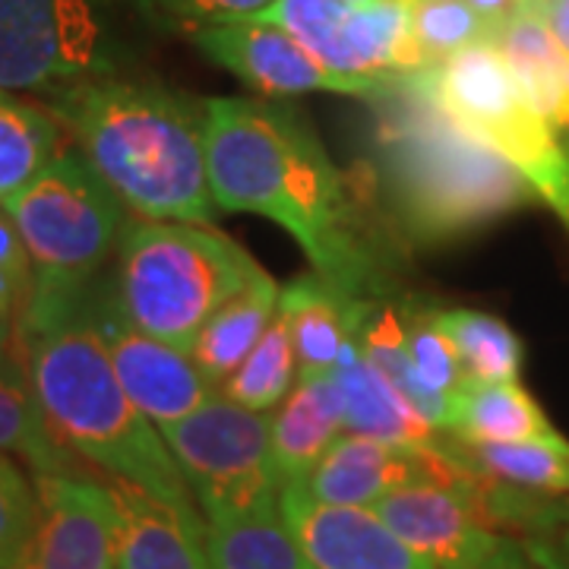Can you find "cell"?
I'll return each instance as SVG.
<instances>
[{
  "instance_id": "e0dca14e",
  "label": "cell",
  "mask_w": 569,
  "mask_h": 569,
  "mask_svg": "<svg viewBox=\"0 0 569 569\" xmlns=\"http://www.w3.org/2000/svg\"><path fill=\"white\" fill-rule=\"evenodd\" d=\"M346 433V396L336 373L298 377L295 389L269 411V447L282 488L301 485Z\"/></svg>"
},
{
  "instance_id": "ab89813d",
  "label": "cell",
  "mask_w": 569,
  "mask_h": 569,
  "mask_svg": "<svg viewBox=\"0 0 569 569\" xmlns=\"http://www.w3.org/2000/svg\"><path fill=\"white\" fill-rule=\"evenodd\" d=\"M17 348H20L17 326L0 320V373H3V370H17V367H22V358L17 355Z\"/></svg>"
},
{
  "instance_id": "d6986e66",
  "label": "cell",
  "mask_w": 569,
  "mask_h": 569,
  "mask_svg": "<svg viewBox=\"0 0 569 569\" xmlns=\"http://www.w3.org/2000/svg\"><path fill=\"white\" fill-rule=\"evenodd\" d=\"M493 44L507 58L516 82L531 108L557 130L569 149V82L567 54L548 29L541 0H526L500 29Z\"/></svg>"
},
{
  "instance_id": "ac0fdd59",
  "label": "cell",
  "mask_w": 569,
  "mask_h": 569,
  "mask_svg": "<svg viewBox=\"0 0 569 569\" xmlns=\"http://www.w3.org/2000/svg\"><path fill=\"white\" fill-rule=\"evenodd\" d=\"M332 373L346 396V433L415 449H443L449 443V433L427 425L425 418L389 387L387 377L361 355L355 336L342 348V358Z\"/></svg>"
},
{
  "instance_id": "7a4b0ae2",
  "label": "cell",
  "mask_w": 569,
  "mask_h": 569,
  "mask_svg": "<svg viewBox=\"0 0 569 569\" xmlns=\"http://www.w3.org/2000/svg\"><path fill=\"white\" fill-rule=\"evenodd\" d=\"M77 152L146 222L212 224L206 102L146 77H108L44 99Z\"/></svg>"
},
{
  "instance_id": "ba28073f",
  "label": "cell",
  "mask_w": 569,
  "mask_h": 569,
  "mask_svg": "<svg viewBox=\"0 0 569 569\" xmlns=\"http://www.w3.org/2000/svg\"><path fill=\"white\" fill-rule=\"evenodd\" d=\"M127 3L133 0H0V89L51 99L123 77L133 58Z\"/></svg>"
},
{
  "instance_id": "4316f807",
  "label": "cell",
  "mask_w": 569,
  "mask_h": 569,
  "mask_svg": "<svg viewBox=\"0 0 569 569\" xmlns=\"http://www.w3.org/2000/svg\"><path fill=\"white\" fill-rule=\"evenodd\" d=\"M0 456H20L32 475H80L77 456L44 421L26 365L0 373Z\"/></svg>"
},
{
  "instance_id": "836d02e7",
  "label": "cell",
  "mask_w": 569,
  "mask_h": 569,
  "mask_svg": "<svg viewBox=\"0 0 569 569\" xmlns=\"http://www.w3.org/2000/svg\"><path fill=\"white\" fill-rule=\"evenodd\" d=\"M32 295V266L22 247L20 231L7 209L0 206V320L20 323L22 310Z\"/></svg>"
},
{
  "instance_id": "ffe728a7",
  "label": "cell",
  "mask_w": 569,
  "mask_h": 569,
  "mask_svg": "<svg viewBox=\"0 0 569 569\" xmlns=\"http://www.w3.org/2000/svg\"><path fill=\"white\" fill-rule=\"evenodd\" d=\"M365 307L342 301L317 272H305L291 284H284L279 295V313L291 332L298 377H320L336 370Z\"/></svg>"
},
{
  "instance_id": "603a6c76",
  "label": "cell",
  "mask_w": 569,
  "mask_h": 569,
  "mask_svg": "<svg viewBox=\"0 0 569 569\" xmlns=\"http://www.w3.org/2000/svg\"><path fill=\"white\" fill-rule=\"evenodd\" d=\"M452 456L497 485L569 497V440L557 430L516 443H462L452 437Z\"/></svg>"
},
{
  "instance_id": "44dd1931",
  "label": "cell",
  "mask_w": 569,
  "mask_h": 569,
  "mask_svg": "<svg viewBox=\"0 0 569 569\" xmlns=\"http://www.w3.org/2000/svg\"><path fill=\"white\" fill-rule=\"evenodd\" d=\"M279 295H282V284H276V279L263 272L260 279L247 284L244 291H238L228 305L219 307L197 332L187 355L203 370V377L212 387L222 389L224 380L244 365L247 355L263 339L269 323L279 317Z\"/></svg>"
},
{
  "instance_id": "74e56055",
  "label": "cell",
  "mask_w": 569,
  "mask_h": 569,
  "mask_svg": "<svg viewBox=\"0 0 569 569\" xmlns=\"http://www.w3.org/2000/svg\"><path fill=\"white\" fill-rule=\"evenodd\" d=\"M466 3L478 13V17H485V22L497 32V29H500L526 0H466Z\"/></svg>"
},
{
  "instance_id": "8992f818",
  "label": "cell",
  "mask_w": 569,
  "mask_h": 569,
  "mask_svg": "<svg viewBox=\"0 0 569 569\" xmlns=\"http://www.w3.org/2000/svg\"><path fill=\"white\" fill-rule=\"evenodd\" d=\"M263 276L244 247L209 224L127 222L111 298L123 320L168 346H193L206 320Z\"/></svg>"
},
{
  "instance_id": "9a60e30c",
  "label": "cell",
  "mask_w": 569,
  "mask_h": 569,
  "mask_svg": "<svg viewBox=\"0 0 569 569\" xmlns=\"http://www.w3.org/2000/svg\"><path fill=\"white\" fill-rule=\"evenodd\" d=\"M279 512L317 569H433L370 509L326 507L282 488Z\"/></svg>"
},
{
  "instance_id": "f546056e",
  "label": "cell",
  "mask_w": 569,
  "mask_h": 569,
  "mask_svg": "<svg viewBox=\"0 0 569 569\" xmlns=\"http://www.w3.org/2000/svg\"><path fill=\"white\" fill-rule=\"evenodd\" d=\"M348 3L342 0H276L269 10L253 22H269L284 29L291 39L323 63L326 70L348 77L346 73V51H342V29H346ZM355 80V77H348ZM383 82V80H380Z\"/></svg>"
},
{
  "instance_id": "4dcf8cb0",
  "label": "cell",
  "mask_w": 569,
  "mask_h": 569,
  "mask_svg": "<svg viewBox=\"0 0 569 569\" xmlns=\"http://www.w3.org/2000/svg\"><path fill=\"white\" fill-rule=\"evenodd\" d=\"M411 32L427 67L447 61L471 44L493 41L497 32L478 17L466 0H408Z\"/></svg>"
},
{
  "instance_id": "f35d334b",
  "label": "cell",
  "mask_w": 569,
  "mask_h": 569,
  "mask_svg": "<svg viewBox=\"0 0 569 569\" xmlns=\"http://www.w3.org/2000/svg\"><path fill=\"white\" fill-rule=\"evenodd\" d=\"M541 10H545V20H548L553 39L569 58V0H541Z\"/></svg>"
},
{
  "instance_id": "5b68a950",
  "label": "cell",
  "mask_w": 569,
  "mask_h": 569,
  "mask_svg": "<svg viewBox=\"0 0 569 569\" xmlns=\"http://www.w3.org/2000/svg\"><path fill=\"white\" fill-rule=\"evenodd\" d=\"M3 209L32 266V295L17 323V339H22L92 301L104 266L118 257L127 209L77 149H63Z\"/></svg>"
},
{
  "instance_id": "f1b7e54d",
  "label": "cell",
  "mask_w": 569,
  "mask_h": 569,
  "mask_svg": "<svg viewBox=\"0 0 569 569\" xmlns=\"http://www.w3.org/2000/svg\"><path fill=\"white\" fill-rule=\"evenodd\" d=\"M295 383H298V358H295L288 323L279 313L263 332V339L257 342V348L247 355L244 365L224 380L219 396H224L234 406L269 415L282 406Z\"/></svg>"
},
{
  "instance_id": "83f0119b",
  "label": "cell",
  "mask_w": 569,
  "mask_h": 569,
  "mask_svg": "<svg viewBox=\"0 0 569 569\" xmlns=\"http://www.w3.org/2000/svg\"><path fill=\"white\" fill-rule=\"evenodd\" d=\"M206 553L212 569H317L282 512L206 526Z\"/></svg>"
},
{
  "instance_id": "7402d4cb",
  "label": "cell",
  "mask_w": 569,
  "mask_h": 569,
  "mask_svg": "<svg viewBox=\"0 0 569 569\" xmlns=\"http://www.w3.org/2000/svg\"><path fill=\"white\" fill-rule=\"evenodd\" d=\"M443 430L462 443H516V440L550 433L553 425L519 380L516 383L466 380L462 389L449 399Z\"/></svg>"
},
{
  "instance_id": "3957f363",
  "label": "cell",
  "mask_w": 569,
  "mask_h": 569,
  "mask_svg": "<svg viewBox=\"0 0 569 569\" xmlns=\"http://www.w3.org/2000/svg\"><path fill=\"white\" fill-rule=\"evenodd\" d=\"M89 305L61 323L20 339L22 365L44 421L77 459L102 468L114 481L174 507H193L197 500L162 430L121 387Z\"/></svg>"
},
{
  "instance_id": "7bdbcfd3",
  "label": "cell",
  "mask_w": 569,
  "mask_h": 569,
  "mask_svg": "<svg viewBox=\"0 0 569 569\" xmlns=\"http://www.w3.org/2000/svg\"><path fill=\"white\" fill-rule=\"evenodd\" d=\"M567 82H569V61H567Z\"/></svg>"
},
{
  "instance_id": "8fae6325",
  "label": "cell",
  "mask_w": 569,
  "mask_h": 569,
  "mask_svg": "<svg viewBox=\"0 0 569 569\" xmlns=\"http://www.w3.org/2000/svg\"><path fill=\"white\" fill-rule=\"evenodd\" d=\"M36 526L17 569H114L118 500L82 475H32Z\"/></svg>"
},
{
  "instance_id": "52a82bcc",
  "label": "cell",
  "mask_w": 569,
  "mask_h": 569,
  "mask_svg": "<svg viewBox=\"0 0 569 569\" xmlns=\"http://www.w3.org/2000/svg\"><path fill=\"white\" fill-rule=\"evenodd\" d=\"M408 86L485 142L529 183L569 234V149L526 99L493 41L471 44L408 77Z\"/></svg>"
},
{
  "instance_id": "5bb4252c",
  "label": "cell",
  "mask_w": 569,
  "mask_h": 569,
  "mask_svg": "<svg viewBox=\"0 0 569 569\" xmlns=\"http://www.w3.org/2000/svg\"><path fill=\"white\" fill-rule=\"evenodd\" d=\"M462 468L466 466L452 456V437L443 449H415L342 433L305 481L291 488L326 507L370 509L392 490L447 478Z\"/></svg>"
},
{
  "instance_id": "30bf717a",
  "label": "cell",
  "mask_w": 569,
  "mask_h": 569,
  "mask_svg": "<svg viewBox=\"0 0 569 569\" xmlns=\"http://www.w3.org/2000/svg\"><path fill=\"white\" fill-rule=\"evenodd\" d=\"M190 41L216 67L257 89L260 96H307V92H336V96H361L383 99L396 82L348 80L313 54H307L298 41L279 26L269 22H228V26H203L190 29Z\"/></svg>"
},
{
  "instance_id": "d4e9b609",
  "label": "cell",
  "mask_w": 569,
  "mask_h": 569,
  "mask_svg": "<svg viewBox=\"0 0 569 569\" xmlns=\"http://www.w3.org/2000/svg\"><path fill=\"white\" fill-rule=\"evenodd\" d=\"M63 127L39 102L0 89V206L63 152Z\"/></svg>"
},
{
  "instance_id": "2e32d148",
  "label": "cell",
  "mask_w": 569,
  "mask_h": 569,
  "mask_svg": "<svg viewBox=\"0 0 569 569\" xmlns=\"http://www.w3.org/2000/svg\"><path fill=\"white\" fill-rule=\"evenodd\" d=\"M118 500V563L114 569H212L206 553V522L193 507L114 481Z\"/></svg>"
},
{
  "instance_id": "e575fe53",
  "label": "cell",
  "mask_w": 569,
  "mask_h": 569,
  "mask_svg": "<svg viewBox=\"0 0 569 569\" xmlns=\"http://www.w3.org/2000/svg\"><path fill=\"white\" fill-rule=\"evenodd\" d=\"M164 17H174L190 29L247 22L269 10L276 0H152Z\"/></svg>"
},
{
  "instance_id": "cb8c5ba5",
  "label": "cell",
  "mask_w": 569,
  "mask_h": 569,
  "mask_svg": "<svg viewBox=\"0 0 569 569\" xmlns=\"http://www.w3.org/2000/svg\"><path fill=\"white\" fill-rule=\"evenodd\" d=\"M355 342L367 361L387 377L389 387L396 389L427 425H433L437 430L447 427L449 399L427 387L408 355L406 329H402V298L389 295V298L367 305L361 320L355 326Z\"/></svg>"
},
{
  "instance_id": "4fadbf2b",
  "label": "cell",
  "mask_w": 569,
  "mask_h": 569,
  "mask_svg": "<svg viewBox=\"0 0 569 569\" xmlns=\"http://www.w3.org/2000/svg\"><path fill=\"white\" fill-rule=\"evenodd\" d=\"M370 512L433 569L459 563L497 531L488 519V478L468 468L392 490Z\"/></svg>"
},
{
  "instance_id": "7c38bea8",
  "label": "cell",
  "mask_w": 569,
  "mask_h": 569,
  "mask_svg": "<svg viewBox=\"0 0 569 569\" xmlns=\"http://www.w3.org/2000/svg\"><path fill=\"white\" fill-rule=\"evenodd\" d=\"M89 310L102 332L121 387L159 430L193 415L219 396V389L206 380L203 370L193 365L187 351L159 342L123 320L108 282L96 288Z\"/></svg>"
},
{
  "instance_id": "d6a6232c",
  "label": "cell",
  "mask_w": 569,
  "mask_h": 569,
  "mask_svg": "<svg viewBox=\"0 0 569 569\" xmlns=\"http://www.w3.org/2000/svg\"><path fill=\"white\" fill-rule=\"evenodd\" d=\"M36 485L10 456H0V569H17L36 526Z\"/></svg>"
},
{
  "instance_id": "484cf974",
  "label": "cell",
  "mask_w": 569,
  "mask_h": 569,
  "mask_svg": "<svg viewBox=\"0 0 569 569\" xmlns=\"http://www.w3.org/2000/svg\"><path fill=\"white\" fill-rule=\"evenodd\" d=\"M433 326L459 355L468 380L516 383L526 365V346L500 317L471 307H433Z\"/></svg>"
},
{
  "instance_id": "8d00e7d4",
  "label": "cell",
  "mask_w": 569,
  "mask_h": 569,
  "mask_svg": "<svg viewBox=\"0 0 569 569\" xmlns=\"http://www.w3.org/2000/svg\"><path fill=\"white\" fill-rule=\"evenodd\" d=\"M538 569H569V522L516 535Z\"/></svg>"
},
{
  "instance_id": "9c48e42d",
  "label": "cell",
  "mask_w": 569,
  "mask_h": 569,
  "mask_svg": "<svg viewBox=\"0 0 569 569\" xmlns=\"http://www.w3.org/2000/svg\"><path fill=\"white\" fill-rule=\"evenodd\" d=\"M162 437L206 526L279 512L282 481L269 447V415L216 396L162 427Z\"/></svg>"
},
{
  "instance_id": "277c9868",
  "label": "cell",
  "mask_w": 569,
  "mask_h": 569,
  "mask_svg": "<svg viewBox=\"0 0 569 569\" xmlns=\"http://www.w3.org/2000/svg\"><path fill=\"white\" fill-rule=\"evenodd\" d=\"M377 133V171L396 222L418 244H447L535 200L493 149L399 80Z\"/></svg>"
},
{
  "instance_id": "6da1fadb",
  "label": "cell",
  "mask_w": 569,
  "mask_h": 569,
  "mask_svg": "<svg viewBox=\"0 0 569 569\" xmlns=\"http://www.w3.org/2000/svg\"><path fill=\"white\" fill-rule=\"evenodd\" d=\"M206 162L219 212L284 228L348 305L392 295V260L323 140L295 108L266 99H206Z\"/></svg>"
},
{
  "instance_id": "1f68e13d",
  "label": "cell",
  "mask_w": 569,
  "mask_h": 569,
  "mask_svg": "<svg viewBox=\"0 0 569 569\" xmlns=\"http://www.w3.org/2000/svg\"><path fill=\"white\" fill-rule=\"evenodd\" d=\"M402 329H406L408 355L418 367L421 380L443 399H452L468 377L447 336L433 326V307L418 298H402Z\"/></svg>"
},
{
  "instance_id": "d590c367",
  "label": "cell",
  "mask_w": 569,
  "mask_h": 569,
  "mask_svg": "<svg viewBox=\"0 0 569 569\" xmlns=\"http://www.w3.org/2000/svg\"><path fill=\"white\" fill-rule=\"evenodd\" d=\"M447 569H538L522 548V541L507 531H490L488 541Z\"/></svg>"
},
{
  "instance_id": "60d3db41",
  "label": "cell",
  "mask_w": 569,
  "mask_h": 569,
  "mask_svg": "<svg viewBox=\"0 0 569 569\" xmlns=\"http://www.w3.org/2000/svg\"><path fill=\"white\" fill-rule=\"evenodd\" d=\"M560 519L569 522V497H560Z\"/></svg>"
},
{
  "instance_id": "b9f144b4",
  "label": "cell",
  "mask_w": 569,
  "mask_h": 569,
  "mask_svg": "<svg viewBox=\"0 0 569 569\" xmlns=\"http://www.w3.org/2000/svg\"><path fill=\"white\" fill-rule=\"evenodd\" d=\"M348 7H365V3H373V0H342Z\"/></svg>"
}]
</instances>
